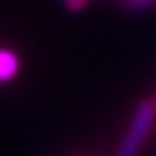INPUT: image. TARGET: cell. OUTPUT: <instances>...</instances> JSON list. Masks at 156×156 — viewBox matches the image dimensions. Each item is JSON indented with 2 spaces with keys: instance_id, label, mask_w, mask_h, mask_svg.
<instances>
[{
  "instance_id": "obj_1",
  "label": "cell",
  "mask_w": 156,
  "mask_h": 156,
  "mask_svg": "<svg viewBox=\"0 0 156 156\" xmlns=\"http://www.w3.org/2000/svg\"><path fill=\"white\" fill-rule=\"evenodd\" d=\"M154 120H156L154 101L152 99L140 101L132 116V122H130V126L126 130V136L122 138L120 146H118L116 156H138L146 136L150 134V128L154 124Z\"/></svg>"
},
{
  "instance_id": "obj_2",
  "label": "cell",
  "mask_w": 156,
  "mask_h": 156,
  "mask_svg": "<svg viewBox=\"0 0 156 156\" xmlns=\"http://www.w3.org/2000/svg\"><path fill=\"white\" fill-rule=\"evenodd\" d=\"M20 69L18 55L12 49H0V83H6L16 77Z\"/></svg>"
},
{
  "instance_id": "obj_4",
  "label": "cell",
  "mask_w": 156,
  "mask_h": 156,
  "mask_svg": "<svg viewBox=\"0 0 156 156\" xmlns=\"http://www.w3.org/2000/svg\"><path fill=\"white\" fill-rule=\"evenodd\" d=\"M128 2H132V4H144V2H150V0H128Z\"/></svg>"
},
{
  "instance_id": "obj_3",
  "label": "cell",
  "mask_w": 156,
  "mask_h": 156,
  "mask_svg": "<svg viewBox=\"0 0 156 156\" xmlns=\"http://www.w3.org/2000/svg\"><path fill=\"white\" fill-rule=\"evenodd\" d=\"M65 4H67V8H71V10H81V8L87 4V0H65Z\"/></svg>"
},
{
  "instance_id": "obj_5",
  "label": "cell",
  "mask_w": 156,
  "mask_h": 156,
  "mask_svg": "<svg viewBox=\"0 0 156 156\" xmlns=\"http://www.w3.org/2000/svg\"><path fill=\"white\" fill-rule=\"evenodd\" d=\"M152 101H154V110H156V95H154V99H152Z\"/></svg>"
}]
</instances>
